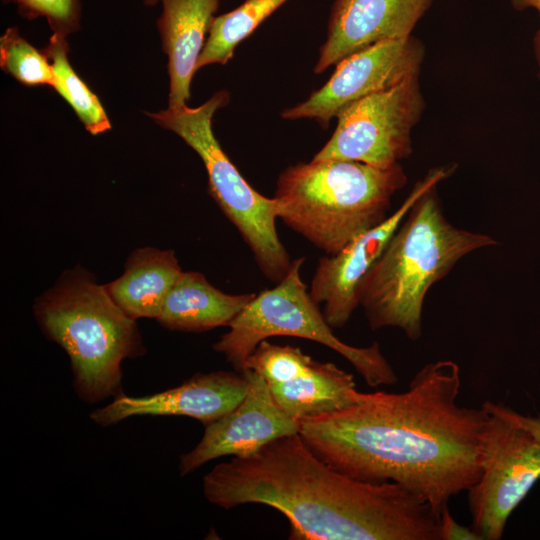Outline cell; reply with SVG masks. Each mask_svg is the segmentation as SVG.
Masks as SVG:
<instances>
[{
  "mask_svg": "<svg viewBox=\"0 0 540 540\" xmlns=\"http://www.w3.org/2000/svg\"><path fill=\"white\" fill-rule=\"evenodd\" d=\"M162 14L157 27L168 56L169 105H186L191 80L204 48L220 0H159Z\"/></svg>",
  "mask_w": 540,
  "mask_h": 540,
  "instance_id": "9a60e30c",
  "label": "cell"
},
{
  "mask_svg": "<svg viewBox=\"0 0 540 540\" xmlns=\"http://www.w3.org/2000/svg\"><path fill=\"white\" fill-rule=\"evenodd\" d=\"M159 0H144V3L148 6H153L154 4L158 3Z\"/></svg>",
  "mask_w": 540,
  "mask_h": 540,
  "instance_id": "83f0119b",
  "label": "cell"
},
{
  "mask_svg": "<svg viewBox=\"0 0 540 540\" xmlns=\"http://www.w3.org/2000/svg\"><path fill=\"white\" fill-rule=\"evenodd\" d=\"M460 368L423 366L400 393L360 392L343 410L305 419L299 435L335 469L361 481L394 482L437 515L479 478L488 412L458 403Z\"/></svg>",
  "mask_w": 540,
  "mask_h": 540,
  "instance_id": "6da1fadb",
  "label": "cell"
},
{
  "mask_svg": "<svg viewBox=\"0 0 540 540\" xmlns=\"http://www.w3.org/2000/svg\"><path fill=\"white\" fill-rule=\"evenodd\" d=\"M439 540H481L472 526L459 524L446 505L439 519Z\"/></svg>",
  "mask_w": 540,
  "mask_h": 540,
  "instance_id": "cb8c5ba5",
  "label": "cell"
},
{
  "mask_svg": "<svg viewBox=\"0 0 540 540\" xmlns=\"http://www.w3.org/2000/svg\"><path fill=\"white\" fill-rule=\"evenodd\" d=\"M287 0H245L237 8L215 16L197 62V70L210 64L225 65L235 48Z\"/></svg>",
  "mask_w": 540,
  "mask_h": 540,
  "instance_id": "d6986e66",
  "label": "cell"
},
{
  "mask_svg": "<svg viewBox=\"0 0 540 540\" xmlns=\"http://www.w3.org/2000/svg\"><path fill=\"white\" fill-rule=\"evenodd\" d=\"M425 54V45L413 35L368 46L339 61L321 88L281 116L314 119L327 128L353 102L419 77Z\"/></svg>",
  "mask_w": 540,
  "mask_h": 540,
  "instance_id": "30bf717a",
  "label": "cell"
},
{
  "mask_svg": "<svg viewBox=\"0 0 540 540\" xmlns=\"http://www.w3.org/2000/svg\"><path fill=\"white\" fill-rule=\"evenodd\" d=\"M5 1H14L15 2V0H5Z\"/></svg>",
  "mask_w": 540,
  "mask_h": 540,
  "instance_id": "f1b7e54d",
  "label": "cell"
},
{
  "mask_svg": "<svg viewBox=\"0 0 540 540\" xmlns=\"http://www.w3.org/2000/svg\"><path fill=\"white\" fill-rule=\"evenodd\" d=\"M304 257L291 266L276 286L256 294L230 323L229 331L213 344L237 372L256 346L274 336H292L320 343L343 356L370 387L394 385L398 378L379 344L356 347L341 341L327 323L320 306L310 296L301 276Z\"/></svg>",
  "mask_w": 540,
  "mask_h": 540,
  "instance_id": "52a82bcc",
  "label": "cell"
},
{
  "mask_svg": "<svg viewBox=\"0 0 540 540\" xmlns=\"http://www.w3.org/2000/svg\"><path fill=\"white\" fill-rule=\"evenodd\" d=\"M68 50L66 36L59 33H53L43 50L53 70V88L73 108L89 133H103L110 129V121L98 98L70 65Z\"/></svg>",
  "mask_w": 540,
  "mask_h": 540,
  "instance_id": "ffe728a7",
  "label": "cell"
},
{
  "mask_svg": "<svg viewBox=\"0 0 540 540\" xmlns=\"http://www.w3.org/2000/svg\"><path fill=\"white\" fill-rule=\"evenodd\" d=\"M247 389L245 373H197L179 386L155 394L134 397L122 392L94 410L90 418L106 427L134 416H185L206 426L234 409Z\"/></svg>",
  "mask_w": 540,
  "mask_h": 540,
  "instance_id": "4fadbf2b",
  "label": "cell"
},
{
  "mask_svg": "<svg viewBox=\"0 0 540 540\" xmlns=\"http://www.w3.org/2000/svg\"><path fill=\"white\" fill-rule=\"evenodd\" d=\"M478 480L467 490L472 527L481 540H500L514 509L540 479V441L502 403L485 401Z\"/></svg>",
  "mask_w": 540,
  "mask_h": 540,
  "instance_id": "ba28073f",
  "label": "cell"
},
{
  "mask_svg": "<svg viewBox=\"0 0 540 540\" xmlns=\"http://www.w3.org/2000/svg\"><path fill=\"white\" fill-rule=\"evenodd\" d=\"M268 385L277 404L299 422L348 408L360 397L352 374L316 360L302 376Z\"/></svg>",
  "mask_w": 540,
  "mask_h": 540,
  "instance_id": "ac0fdd59",
  "label": "cell"
},
{
  "mask_svg": "<svg viewBox=\"0 0 540 540\" xmlns=\"http://www.w3.org/2000/svg\"><path fill=\"white\" fill-rule=\"evenodd\" d=\"M407 179L400 163L382 168L352 160L312 159L291 165L276 182L277 217L333 255L389 216L392 197Z\"/></svg>",
  "mask_w": 540,
  "mask_h": 540,
  "instance_id": "277c9868",
  "label": "cell"
},
{
  "mask_svg": "<svg viewBox=\"0 0 540 540\" xmlns=\"http://www.w3.org/2000/svg\"><path fill=\"white\" fill-rule=\"evenodd\" d=\"M203 493L223 509H276L293 540H439L440 516L429 503L398 483L361 481L335 469L299 433L216 465L203 477Z\"/></svg>",
  "mask_w": 540,
  "mask_h": 540,
  "instance_id": "7a4b0ae2",
  "label": "cell"
},
{
  "mask_svg": "<svg viewBox=\"0 0 540 540\" xmlns=\"http://www.w3.org/2000/svg\"><path fill=\"white\" fill-rule=\"evenodd\" d=\"M533 51L538 65V76L540 79V29L535 33L533 37Z\"/></svg>",
  "mask_w": 540,
  "mask_h": 540,
  "instance_id": "4316f807",
  "label": "cell"
},
{
  "mask_svg": "<svg viewBox=\"0 0 540 540\" xmlns=\"http://www.w3.org/2000/svg\"><path fill=\"white\" fill-rule=\"evenodd\" d=\"M313 360L299 347L277 345L263 340L247 358L244 372L252 370L262 376L268 384H279L305 374Z\"/></svg>",
  "mask_w": 540,
  "mask_h": 540,
  "instance_id": "7402d4cb",
  "label": "cell"
},
{
  "mask_svg": "<svg viewBox=\"0 0 540 540\" xmlns=\"http://www.w3.org/2000/svg\"><path fill=\"white\" fill-rule=\"evenodd\" d=\"M19 13L33 19L44 16L54 33L67 36L79 26V0H15Z\"/></svg>",
  "mask_w": 540,
  "mask_h": 540,
  "instance_id": "603a6c76",
  "label": "cell"
},
{
  "mask_svg": "<svg viewBox=\"0 0 540 540\" xmlns=\"http://www.w3.org/2000/svg\"><path fill=\"white\" fill-rule=\"evenodd\" d=\"M229 101L227 91H218L198 107H168L147 115L177 134L199 155L208 175L212 198L240 233L262 274L278 283L288 272L292 260L277 233V201L258 193L246 181L213 133V116Z\"/></svg>",
  "mask_w": 540,
  "mask_h": 540,
  "instance_id": "8992f818",
  "label": "cell"
},
{
  "mask_svg": "<svg viewBox=\"0 0 540 540\" xmlns=\"http://www.w3.org/2000/svg\"><path fill=\"white\" fill-rule=\"evenodd\" d=\"M0 65L24 85H54L47 56L26 41L15 27L8 28L0 38Z\"/></svg>",
  "mask_w": 540,
  "mask_h": 540,
  "instance_id": "44dd1931",
  "label": "cell"
},
{
  "mask_svg": "<svg viewBox=\"0 0 540 540\" xmlns=\"http://www.w3.org/2000/svg\"><path fill=\"white\" fill-rule=\"evenodd\" d=\"M426 102L419 77L365 96L337 116V126L313 159L358 161L390 167L413 151L411 133Z\"/></svg>",
  "mask_w": 540,
  "mask_h": 540,
  "instance_id": "9c48e42d",
  "label": "cell"
},
{
  "mask_svg": "<svg viewBox=\"0 0 540 540\" xmlns=\"http://www.w3.org/2000/svg\"><path fill=\"white\" fill-rule=\"evenodd\" d=\"M511 6L517 11L535 9L540 16V0H508Z\"/></svg>",
  "mask_w": 540,
  "mask_h": 540,
  "instance_id": "484cf974",
  "label": "cell"
},
{
  "mask_svg": "<svg viewBox=\"0 0 540 540\" xmlns=\"http://www.w3.org/2000/svg\"><path fill=\"white\" fill-rule=\"evenodd\" d=\"M438 184L417 198L359 285V306L373 330L397 328L410 340H418L429 289L461 258L497 244L490 235L458 228L447 220Z\"/></svg>",
  "mask_w": 540,
  "mask_h": 540,
  "instance_id": "3957f363",
  "label": "cell"
},
{
  "mask_svg": "<svg viewBox=\"0 0 540 540\" xmlns=\"http://www.w3.org/2000/svg\"><path fill=\"white\" fill-rule=\"evenodd\" d=\"M248 389L230 412L205 426L199 443L179 460L181 476L223 456H249L277 438L299 433L300 422L275 401L267 381L252 370L244 372Z\"/></svg>",
  "mask_w": 540,
  "mask_h": 540,
  "instance_id": "7c38bea8",
  "label": "cell"
},
{
  "mask_svg": "<svg viewBox=\"0 0 540 540\" xmlns=\"http://www.w3.org/2000/svg\"><path fill=\"white\" fill-rule=\"evenodd\" d=\"M256 293L228 294L196 271L180 274L156 320L169 330L203 332L229 326Z\"/></svg>",
  "mask_w": 540,
  "mask_h": 540,
  "instance_id": "2e32d148",
  "label": "cell"
},
{
  "mask_svg": "<svg viewBox=\"0 0 540 540\" xmlns=\"http://www.w3.org/2000/svg\"><path fill=\"white\" fill-rule=\"evenodd\" d=\"M434 0H335L314 67L322 73L373 44L412 36Z\"/></svg>",
  "mask_w": 540,
  "mask_h": 540,
  "instance_id": "5bb4252c",
  "label": "cell"
},
{
  "mask_svg": "<svg viewBox=\"0 0 540 540\" xmlns=\"http://www.w3.org/2000/svg\"><path fill=\"white\" fill-rule=\"evenodd\" d=\"M452 168L431 169L418 181L403 203L381 224L361 234L341 251L318 260L309 293L315 303L323 305L327 323L334 329L344 327L359 306L358 288L378 260L391 237L417 198L432 184L449 176Z\"/></svg>",
  "mask_w": 540,
  "mask_h": 540,
  "instance_id": "8fae6325",
  "label": "cell"
},
{
  "mask_svg": "<svg viewBox=\"0 0 540 540\" xmlns=\"http://www.w3.org/2000/svg\"><path fill=\"white\" fill-rule=\"evenodd\" d=\"M515 418L540 441V416L523 415L514 410Z\"/></svg>",
  "mask_w": 540,
  "mask_h": 540,
  "instance_id": "d4e9b609",
  "label": "cell"
},
{
  "mask_svg": "<svg viewBox=\"0 0 540 540\" xmlns=\"http://www.w3.org/2000/svg\"><path fill=\"white\" fill-rule=\"evenodd\" d=\"M181 273L173 250L145 246L129 255L123 274L105 287L114 302L130 317L156 319Z\"/></svg>",
  "mask_w": 540,
  "mask_h": 540,
  "instance_id": "e0dca14e",
  "label": "cell"
},
{
  "mask_svg": "<svg viewBox=\"0 0 540 540\" xmlns=\"http://www.w3.org/2000/svg\"><path fill=\"white\" fill-rule=\"evenodd\" d=\"M35 319L68 355L73 386L84 402L122 393V362L145 353L136 319L111 298L105 285L76 266L37 298Z\"/></svg>",
  "mask_w": 540,
  "mask_h": 540,
  "instance_id": "5b68a950",
  "label": "cell"
}]
</instances>
